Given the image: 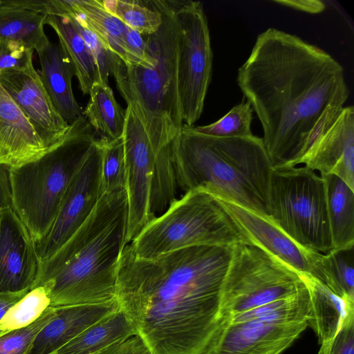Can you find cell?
<instances>
[{
    "instance_id": "obj_22",
    "label": "cell",
    "mask_w": 354,
    "mask_h": 354,
    "mask_svg": "<svg viewBox=\"0 0 354 354\" xmlns=\"http://www.w3.org/2000/svg\"><path fill=\"white\" fill-rule=\"evenodd\" d=\"M46 16L23 7L19 0H0V42L15 41L41 50L50 41L44 31Z\"/></svg>"
},
{
    "instance_id": "obj_3",
    "label": "cell",
    "mask_w": 354,
    "mask_h": 354,
    "mask_svg": "<svg viewBox=\"0 0 354 354\" xmlns=\"http://www.w3.org/2000/svg\"><path fill=\"white\" fill-rule=\"evenodd\" d=\"M126 189L104 194L80 227L40 263L36 286H43L50 307L117 301L119 262L127 244Z\"/></svg>"
},
{
    "instance_id": "obj_4",
    "label": "cell",
    "mask_w": 354,
    "mask_h": 354,
    "mask_svg": "<svg viewBox=\"0 0 354 354\" xmlns=\"http://www.w3.org/2000/svg\"><path fill=\"white\" fill-rule=\"evenodd\" d=\"M171 164L177 194L201 189L268 216L273 168L262 138H218L183 125L171 142Z\"/></svg>"
},
{
    "instance_id": "obj_10",
    "label": "cell",
    "mask_w": 354,
    "mask_h": 354,
    "mask_svg": "<svg viewBox=\"0 0 354 354\" xmlns=\"http://www.w3.org/2000/svg\"><path fill=\"white\" fill-rule=\"evenodd\" d=\"M178 26V91L183 125L194 127L203 111L211 82L213 53L201 1L173 0Z\"/></svg>"
},
{
    "instance_id": "obj_43",
    "label": "cell",
    "mask_w": 354,
    "mask_h": 354,
    "mask_svg": "<svg viewBox=\"0 0 354 354\" xmlns=\"http://www.w3.org/2000/svg\"><path fill=\"white\" fill-rule=\"evenodd\" d=\"M5 333H6V332H3V331L0 330V336H1V335L4 334Z\"/></svg>"
},
{
    "instance_id": "obj_9",
    "label": "cell",
    "mask_w": 354,
    "mask_h": 354,
    "mask_svg": "<svg viewBox=\"0 0 354 354\" xmlns=\"http://www.w3.org/2000/svg\"><path fill=\"white\" fill-rule=\"evenodd\" d=\"M306 288L304 277L260 248L233 246L221 295L223 319Z\"/></svg>"
},
{
    "instance_id": "obj_25",
    "label": "cell",
    "mask_w": 354,
    "mask_h": 354,
    "mask_svg": "<svg viewBox=\"0 0 354 354\" xmlns=\"http://www.w3.org/2000/svg\"><path fill=\"white\" fill-rule=\"evenodd\" d=\"M46 24L57 34L59 44L72 64L82 93L88 95L92 86L100 82V77L95 60L82 36L66 16L47 15Z\"/></svg>"
},
{
    "instance_id": "obj_12",
    "label": "cell",
    "mask_w": 354,
    "mask_h": 354,
    "mask_svg": "<svg viewBox=\"0 0 354 354\" xmlns=\"http://www.w3.org/2000/svg\"><path fill=\"white\" fill-rule=\"evenodd\" d=\"M100 140L75 173L47 235L36 244L40 263L50 258L86 221L102 195Z\"/></svg>"
},
{
    "instance_id": "obj_29",
    "label": "cell",
    "mask_w": 354,
    "mask_h": 354,
    "mask_svg": "<svg viewBox=\"0 0 354 354\" xmlns=\"http://www.w3.org/2000/svg\"><path fill=\"white\" fill-rule=\"evenodd\" d=\"M310 309V295L306 286L305 289L293 295L241 312L224 319H259L277 323L307 322Z\"/></svg>"
},
{
    "instance_id": "obj_18",
    "label": "cell",
    "mask_w": 354,
    "mask_h": 354,
    "mask_svg": "<svg viewBox=\"0 0 354 354\" xmlns=\"http://www.w3.org/2000/svg\"><path fill=\"white\" fill-rule=\"evenodd\" d=\"M49 151L0 84V166L17 168L41 158Z\"/></svg>"
},
{
    "instance_id": "obj_15",
    "label": "cell",
    "mask_w": 354,
    "mask_h": 354,
    "mask_svg": "<svg viewBox=\"0 0 354 354\" xmlns=\"http://www.w3.org/2000/svg\"><path fill=\"white\" fill-rule=\"evenodd\" d=\"M0 84L51 150L64 138L70 124L55 109L33 63L0 72Z\"/></svg>"
},
{
    "instance_id": "obj_32",
    "label": "cell",
    "mask_w": 354,
    "mask_h": 354,
    "mask_svg": "<svg viewBox=\"0 0 354 354\" xmlns=\"http://www.w3.org/2000/svg\"><path fill=\"white\" fill-rule=\"evenodd\" d=\"M99 140L102 147V194L126 189L127 172L122 137L113 140Z\"/></svg>"
},
{
    "instance_id": "obj_42",
    "label": "cell",
    "mask_w": 354,
    "mask_h": 354,
    "mask_svg": "<svg viewBox=\"0 0 354 354\" xmlns=\"http://www.w3.org/2000/svg\"><path fill=\"white\" fill-rule=\"evenodd\" d=\"M10 204L8 169L0 166V205Z\"/></svg>"
},
{
    "instance_id": "obj_33",
    "label": "cell",
    "mask_w": 354,
    "mask_h": 354,
    "mask_svg": "<svg viewBox=\"0 0 354 354\" xmlns=\"http://www.w3.org/2000/svg\"><path fill=\"white\" fill-rule=\"evenodd\" d=\"M252 113L250 104L243 100L218 120L205 126H194L193 129L198 133L218 138L251 136Z\"/></svg>"
},
{
    "instance_id": "obj_14",
    "label": "cell",
    "mask_w": 354,
    "mask_h": 354,
    "mask_svg": "<svg viewBox=\"0 0 354 354\" xmlns=\"http://www.w3.org/2000/svg\"><path fill=\"white\" fill-rule=\"evenodd\" d=\"M40 269L36 243L10 204L0 205V294L28 292Z\"/></svg>"
},
{
    "instance_id": "obj_26",
    "label": "cell",
    "mask_w": 354,
    "mask_h": 354,
    "mask_svg": "<svg viewBox=\"0 0 354 354\" xmlns=\"http://www.w3.org/2000/svg\"><path fill=\"white\" fill-rule=\"evenodd\" d=\"M68 10L80 15L88 28L97 36L106 48L125 64L127 56L124 46L126 25L109 13L101 0H64Z\"/></svg>"
},
{
    "instance_id": "obj_28",
    "label": "cell",
    "mask_w": 354,
    "mask_h": 354,
    "mask_svg": "<svg viewBox=\"0 0 354 354\" xmlns=\"http://www.w3.org/2000/svg\"><path fill=\"white\" fill-rule=\"evenodd\" d=\"M354 245L320 253L315 279L337 295L354 299Z\"/></svg>"
},
{
    "instance_id": "obj_20",
    "label": "cell",
    "mask_w": 354,
    "mask_h": 354,
    "mask_svg": "<svg viewBox=\"0 0 354 354\" xmlns=\"http://www.w3.org/2000/svg\"><path fill=\"white\" fill-rule=\"evenodd\" d=\"M37 53L45 89L57 113L71 124L83 115L73 92L75 72L72 64L59 43L50 41Z\"/></svg>"
},
{
    "instance_id": "obj_19",
    "label": "cell",
    "mask_w": 354,
    "mask_h": 354,
    "mask_svg": "<svg viewBox=\"0 0 354 354\" xmlns=\"http://www.w3.org/2000/svg\"><path fill=\"white\" fill-rule=\"evenodd\" d=\"M119 308L117 301L61 306L36 336L27 354H53L89 326Z\"/></svg>"
},
{
    "instance_id": "obj_6",
    "label": "cell",
    "mask_w": 354,
    "mask_h": 354,
    "mask_svg": "<svg viewBox=\"0 0 354 354\" xmlns=\"http://www.w3.org/2000/svg\"><path fill=\"white\" fill-rule=\"evenodd\" d=\"M97 141L82 115L41 158L8 169L10 205L36 244L50 230L71 181Z\"/></svg>"
},
{
    "instance_id": "obj_8",
    "label": "cell",
    "mask_w": 354,
    "mask_h": 354,
    "mask_svg": "<svg viewBox=\"0 0 354 354\" xmlns=\"http://www.w3.org/2000/svg\"><path fill=\"white\" fill-rule=\"evenodd\" d=\"M268 216L301 246L326 254L333 249L323 178L306 167L273 169Z\"/></svg>"
},
{
    "instance_id": "obj_27",
    "label": "cell",
    "mask_w": 354,
    "mask_h": 354,
    "mask_svg": "<svg viewBox=\"0 0 354 354\" xmlns=\"http://www.w3.org/2000/svg\"><path fill=\"white\" fill-rule=\"evenodd\" d=\"M89 100L83 115L97 139L113 140L122 136L125 110L118 103L107 84L95 83L89 92Z\"/></svg>"
},
{
    "instance_id": "obj_39",
    "label": "cell",
    "mask_w": 354,
    "mask_h": 354,
    "mask_svg": "<svg viewBox=\"0 0 354 354\" xmlns=\"http://www.w3.org/2000/svg\"><path fill=\"white\" fill-rule=\"evenodd\" d=\"M94 354H152L138 335L129 337Z\"/></svg>"
},
{
    "instance_id": "obj_17",
    "label": "cell",
    "mask_w": 354,
    "mask_h": 354,
    "mask_svg": "<svg viewBox=\"0 0 354 354\" xmlns=\"http://www.w3.org/2000/svg\"><path fill=\"white\" fill-rule=\"evenodd\" d=\"M320 176L333 174L354 189V107H343L300 160Z\"/></svg>"
},
{
    "instance_id": "obj_11",
    "label": "cell",
    "mask_w": 354,
    "mask_h": 354,
    "mask_svg": "<svg viewBox=\"0 0 354 354\" xmlns=\"http://www.w3.org/2000/svg\"><path fill=\"white\" fill-rule=\"evenodd\" d=\"M128 201L127 243L131 242L152 220L151 198L156 156L147 133L133 109L127 106L122 133Z\"/></svg>"
},
{
    "instance_id": "obj_1",
    "label": "cell",
    "mask_w": 354,
    "mask_h": 354,
    "mask_svg": "<svg viewBox=\"0 0 354 354\" xmlns=\"http://www.w3.org/2000/svg\"><path fill=\"white\" fill-rule=\"evenodd\" d=\"M237 83L262 126L273 169L299 165L350 93L344 68L330 55L273 28L258 35Z\"/></svg>"
},
{
    "instance_id": "obj_2",
    "label": "cell",
    "mask_w": 354,
    "mask_h": 354,
    "mask_svg": "<svg viewBox=\"0 0 354 354\" xmlns=\"http://www.w3.org/2000/svg\"><path fill=\"white\" fill-rule=\"evenodd\" d=\"M233 246H191L145 259L125 245L117 301L152 354H203L223 320Z\"/></svg>"
},
{
    "instance_id": "obj_40",
    "label": "cell",
    "mask_w": 354,
    "mask_h": 354,
    "mask_svg": "<svg viewBox=\"0 0 354 354\" xmlns=\"http://www.w3.org/2000/svg\"><path fill=\"white\" fill-rule=\"evenodd\" d=\"M273 2L313 14L322 12L326 8L323 1L317 0H276Z\"/></svg>"
},
{
    "instance_id": "obj_37",
    "label": "cell",
    "mask_w": 354,
    "mask_h": 354,
    "mask_svg": "<svg viewBox=\"0 0 354 354\" xmlns=\"http://www.w3.org/2000/svg\"><path fill=\"white\" fill-rule=\"evenodd\" d=\"M33 51L18 42H0V72L24 68L33 63Z\"/></svg>"
},
{
    "instance_id": "obj_16",
    "label": "cell",
    "mask_w": 354,
    "mask_h": 354,
    "mask_svg": "<svg viewBox=\"0 0 354 354\" xmlns=\"http://www.w3.org/2000/svg\"><path fill=\"white\" fill-rule=\"evenodd\" d=\"M216 198L251 244L302 277L315 279V263L320 252L297 243L268 216Z\"/></svg>"
},
{
    "instance_id": "obj_36",
    "label": "cell",
    "mask_w": 354,
    "mask_h": 354,
    "mask_svg": "<svg viewBox=\"0 0 354 354\" xmlns=\"http://www.w3.org/2000/svg\"><path fill=\"white\" fill-rule=\"evenodd\" d=\"M124 46L127 56V64H124L125 65L151 67L155 64V59L149 52L143 35L127 25L124 30Z\"/></svg>"
},
{
    "instance_id": "obj_21",
    "label": "cell",
    "mask_w": 354,
    "mask_h": 354,
    "mask_svg": "<svg viewBox=\"0 0 354 354\" xmlns=\"http://www.w3.org/2000/svg\"><path fill=\"white\" fill-rule=\"evenodd\" d=\"M308 288L310 326L321 344L330 342L344 325L354 321V299L339 297L319 281L303 277Z\"/></svg>"
},
{
    "instance_id": "obj_24",
    "label": "cell",
    "mask_w": 354,
    "mask_h": 354,
    "mask_svg": "<svg viewBox=\"0 0 354 354\" xmlns=\"http://www.w3.org/2000/svg\"><path fill=\"white\" fill-rule=\"evenodd\" d=\"M324 182L327 213L333 249L354 245V189L333 174Z\"/></svg>"
},
{
    "instance_id": "obj_13",
    "label": "cell",
    "mask_w": 354,
    "mask_h": 354,
    "mask_svg": "<svg viewBox=\"0 0 354 354\" xmlns=\"http://www.w3.org/2000/svg\"><path fill=\"white\" fill-rule=\"evenodd\" d=\"M307 327L306 322L223 319L203 354H281Z\"/></svg>"
},
{
    "instance_id": "obj_38",
    "label": "cell",
    "mask_w": 354,
    "mask_h": 354,
    "mask_svg": "<svg viewBox=\"0 0 354 354\" xmlns=\"http://www.w3.org/2000/svg\"><path fill=\"white\" fill-rule=\"evenodd\" d=\"M318 354H354V321L344 325L330 342L321 344Z\"/></svg>"
},
{
    "instance_id": "obj_23",
    "label": "cell",
    "mask_w": 354,
    "mask_h": 354,
    "mask_svg": "<svg viewBox=\"0 0 354 354\" xmlns=\"http://www.w3.org/2000/svg\"><path fill=\"white\" fill-rule=\"evenodd\" d=\"M134 335H138L136 329L119 307L89 326L56 353L94 354Z\"/></svg>"
},
{
    "instance_id": "obj_31",
    "label": "cell",
    "mask_w": 354,
    "mask_h": 354,
    "mask_svg": "<svg viewBox=\"0 0 354 354\" xmlns=\"http://www.w3.org/2000/svg\"><path fill=\"white\" fill-rule=\"evenodd\" d=\"M48 295L43 286L30 290L13 305L0 320V330L8 332L30 325L50 307Z\"/></svg>"
},
{
    "instance_id": "obj_7",
    "label": "cell",
    "mask_w": 354,
    "mask_h": 354,
    "mask_svg": "<svg viewBox=\"0 0 354 354\" xmlns=\"http://www.w3.org/2000/svg\"><path fill=\"white\" fill-rule=\"evenodd\" d=\"M129 243L145 259L191 246L251 244L218 200L201 189L183 194Z\"/></svg>"
},
{
    "instance_id": "obj_5",
    "label": "cell",
    "mask_w": 354,
    "mask_h": 354,
    "mask_svg": "<svg viewBox=\"0 0 354 354\" xmlns=\"http://www.w3.org/2000/svg\"><path fill=\"white\" fill-rule=\"evenodd\" d=\"M162 22L143 35L155 59L151 67L116 64L112 75L123 99L142 123L155 156L178 135L183 124L178 91V26L173 0H152Z\"/></svg>"
},
{
    "instance_id": "obj_30",
    "label": "cell",
    "mask_w": 354,
    "mask_h": 354,
    "mask_svg": "<svg viewBox=\"0 0 354 354\" xmlns=\"http://www.w3.org/2000/svg\"><path fill=\"white\" fill-rule=\"evenodd\" d=\"M101 1L109 13L142 35L156 32L162 24V14L153 1Z\"/></svg>"
},
{
    "instance_id": "obj_44",
    "label": "cell",
    "mask_w": 354,
    "mask_h": 354,
    "mask_svg": "<svg viewBox=\"0 0 354 354\" xmlns=\"http://www.w3.org/2000/svg\"><path fill=\"white\" fill-rule=\"evenodd\" d=\"M53 354H57V353H53Z\"/></svg>"
},
{
    "instance_id": "obj_34",
    "label": "cell",
    "mask_w": 354,
    "mask_h": 354,
    "mask_svg": "<svg viewBox=\"0 0 354 354\" xmlns=\"http://www.w3.org/2000/svg\"><path fill=\"white\" fill-rule=\"evenodd\" d=\"M63 16L69 18L91 53L97 68L100 82L109 84V77L120 59L106 48L80 15L66 9Z\"/></svg>"
},
{
    "instance_id": "obj_35",
    "label": "cell",
    "mask_w": 354,
    "mask_h": 354,
    "mask_svg": "<svg viewBox=\"0 0 354 354\" xmlns=\"http://www.w3.org/2000/svg\"><path fill=\"white\" fill-rule=\"evenodd\" d=\"M55 308L49 307L34 322L0 336V354H27L36 336L53 317Z\"/></svg>"
},
{
    "instance_id": "obj_41",
    "label": "cell",
    "mask_w": 354,
    "mask_h": 354,
    "mask_svg": "<svg viewBox=\"0 0 354 354\" xmlns=\"http://www.w3.org/2000/svg\"><path fill=\"white\" fill-rule=\"evenodd\" d=\"M28 292L0 294V320L6 312Z\"/></svg>"
}]
</instances>
